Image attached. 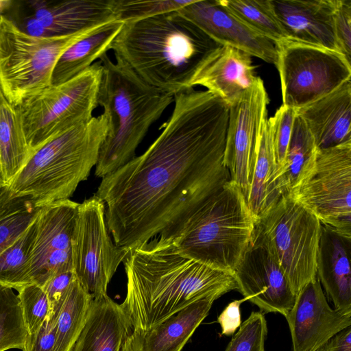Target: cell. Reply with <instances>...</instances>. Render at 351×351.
<instances>
[{"instance_id":"obj_1","label":"cell","mask_w":351,"mask_h":351,"mask_svg":"<svg viewBox=\"0 0 351 351\" xmlns=\"http://www.w3.org/2000/svg\"><path fill=\"white\" fill-rule=\"evenodd\" d=\"M162 131L141 155L104 177L114 243L129 252L151 239L173 241L204 202L230 180L223 163L229 106L208 90L173 96Z\"/></svg>"},{"instance_id":"obj_2","label":"cell","mask_w":351,"mask_h":351,"mask_svg":"<svg viewBox=\"0 0 351 351\" xmlns=\"http://www.w3.org/2000/svg\"><path fill=\"white\" fill-rule=\"evenodd\" d=\"M126 296L121 306L132 330L143 335L189 304L238 290L232 273L182 255L158 238L130 250L124 261Z\"/></svg>"},{"instance_id":"obj_3","label":"cell","mask_w":351,"mask_h":351,"mask_svg":"<svg viewBox=\"0 0 351 351\" xmlns=\"http://www.w3.org/2000/svg\"><path fill=\"white\" fill-rule=\"evenodd\" d=\"M219 46L176 10L124 23L110 49L146 83L174 96L193 88L197 71Z\"/></svg>"},{"instance_id":"obj_4","label":"cell","mask_w":351,"mask_h":351,"mask_svg":"<svg viewBox=\"0 0 351 351\" xmlns=\"http://www.w3.org/2000/svg\"><path fill=\"white\" fill-rule=\"evenodd\" d=\"M103 55L98 105L109 118V130L102 143L95 174L101 178L118 170L135 157L138 145L150 126L173 101V95L143 80L119 59Z\"/></svg>"},{"instance_id":"obj_5","label":"cell","mask_w":351,"mask_h":351,"mask_svg":"<svg viewBox=\"0 0 351 351\" xmlns=\"http://www.w3.org/2000/svg\"><path fill=\"white\" fill-rule=\"evenodd\" d=\"M109 130L105 113L55 134L34 149L8 185L37 207L69 199L95 167Z\"/></svg>"},{"instance_id":"obj_6","label":"cell","mask_w":351,"mask_h":351,"mask_svg":"<svg viewBox=\"0 0 351 351\" xmlns=\"http://www.w3.org/2000/svg\"><path fill=\"white\" fill-rule=\"evenodd\" d=\"M257 220L240 188L229 180L204 202L172 242L182 255L233 274L254 238Z\"/></svg>"},{"instance_id":"obj_7","label":"cell","mask_w":351,"mask_h":351,"mask_svg":"<svg viewBox=\"0 0 351 351\" xmlns=\"http://www.w3.org/2000/svg\"><path fill=\"white\" fill-rule=\"evenodd\" d=\"M321 226L317 217L291 195H282L258 217L255 232L283 270L295 295L317 278Z\"/></svg>"},{"instance_id":"obj_8","label":"cell","mask_w":351,"mask_h":351,"mask_svg":"<svg viewBox=\"0 0 351 351\" xmlns=\"http://www.w3.org/2000/svg\"><path fill=\"white\" fill-rule=\"evenodd\" d=\"M96 29L64 36L36 37L22 32L1 16L0 87L5 100L18 107L50 86L53 69L61 55Z\"/></svg>"},{"instance_id":"obj_9","label":"cell","mask_w":351,"mask_h":351,"mask_svg":"<svg viewBox=\"0 0 351 351\" xmlns=\"http://www.w3.org/2000/svg\"><path fill=\"white\" fill-rule=\"evenodd\" d=\"M103 67L100 60L72 79L51 85L19 108L32 149L58 132L89 121L98 105Z\"/></svg>"},{"instance_id":"obj_10","label":"cell","mask_w":351,"mask_h":351,"mask_svg":"<svg viewBox=\"0 0 351 351\" xmlns=\"http://www.w3.org/2000/svg\"><path fill=\"white\" fill-rule=\"evenodd\" d=\"M282 105L303 108L351 80V62L341 53L289 38L275 43Z\"/></svg>"},{"instance_id":"obj_11","label":"cell","mask_w":351,"mask_h":351,"mask_svg":"<svg viewBox=\"0 0 351 351\" xmlns=\"http://www.w3.org/2000/svg\"><path fill=\"white\" fill-rule=\"evenodd\" d=\"M105 210L96 195L79 204L72 240L73 272L93 299L108 295V285L128 253L112 242Z\"/></svg>"},{"instance_id":"obj_12","label":"cell","mask_w":351,"mask_h":351,"mask_svg":"<svg viewBox=\"0 0 351 351\" xmlns=\"http://www.w3.org/2000/svg\"><path fill=\"white\" fill-rule=\"evenodd\" d=\"M351 143L318 149L312 171L290 194L321 224L351 237Z\"/></svg>"},{"instance_id":"obj_13","label":"cell","mask_w":351,"mask_h":351,"mask_svg":"<svg viewBox=\"0 0 351 351\" xmlns=\"http://www.w3.org/2000/svg\"><path fill=\"white\" fill-rule=\"evenodd\" d=\"M36 37L69 36L116 20L113 0H12L3 15Z\"/></svg>"},{"instance_id":"obj_14","label":"cell","mask_w":351,"mask_h":351,"mask_svg":"<svg viewBox=\"0 0 351 351\" xmlns=\"http://www.w3.org/2000/svg\"><path fill=\"white\" fill-rule=\"evenodd\" d=\"M269 97L263 80L253 85L229 106L223 163L247 203L252 181L256 151Z\"/></svg>"},{"instance_id":"obj_15","label":"cell","mask_w":351,"mask_h":351,"mask_svg":"<svg viewBox=\"0 0 351 351\" xmlns=\"http://www.w3.org/2000/svg\"><path fill=\"white\" fill-rule=\"evenodd\" d=\"M78 205L67 199L41 207L31 256L32 284L43 287L54 274L73 270L72 240Z\"/></svg>"},{"instance_id":"obj_16","label":"cell","mask_w":351,"mask_h":351,"mask_svg":"<svg viewBox=\"0 0 351 351\" xmlns=\"http://www.w3.org/2000/svg\"><path fill=\"white\" fill-rule=\"evenodd\" d=\"M238 291L260 312L286 316L295 294L283 270L254 231L252 241L233 271Z\"/></svg>"},{"instance_id":"obj_17","label":"cell","mask_w":351,"mask_h":351,"mask_svg":"<svg viewBox=\"0 0 351 351\" xmlns=\"http://www.w3.org/2000/svg\"><path fill=\"white\" fill-rule=\"evenodd\" d=\"M292 341V351H317L332 337L351 326V316L332 308L317 278L297 294L285 317Z\"/></svg>"},{"instance_id":"obj_18","label":"cell","mask_w":351,"mask_h":351,"mask_svg":"<svg viewBox=\"0 0 351 351\" xmlns=\"http://www.w3.org/2000/svg\"><path fill=\"white\" fill-rule=\"evenodd\" d=\"M178 12L219 45L234 47L276 64L275 44L244 24L218 0H193Z\"/></svg>"},{"instance_id":"obj_19","label":"cell","mask_w":351,"mask_h":351,"mask_svg":"<svg viewBox=\"0 0 351 351\" xmlns=\"http://www.w3.org/2000/svg\"><path fill=\"white\" fill-rule=\"evenodd\" d=\"M288 38L339 51L335 30V0H269Z\"/></svg>"},{"instance_id":"obj_20","label":"cell","mask_w":351,"mask_h":351,"mask_svg":"<svg viewBox=\"0 0 351 351\" xmlns=\"http://www.w3.org/2000/svg\"><path fill=\"white\" fill-rule=\"evenodd\" d=\"M257 77L250 54L219 45L199 67L191 86L206 88L230 106L253 85Z\"/></svg>"},{"instance_id":"obj_21","label":"cell","mask_w":351,"mask_h":351,"mask_svg":"<svg viewBox=\"0 0 351 351\" xmlns=\"http://www.w3.org/2000/svg\"><path fill=\"white\" fill-rule=\"evenodd\" d=\"M351 237L321 226L316 275L335 309L351 316Z\"/></svg>"},{"instance_id":"obj_22","label":"cell","mask_w":351,"mask_h":351,"mask_svg":"<svg viewBox=\"0 0 351 351\" xmlns=\"http://www.w3.org/2000/svg\"><path fill=\"white\" fill-rule=\"evenodd\" d=\"M296 112L306 125L317 149L351 143V80Z\"/></svg>"},{"instance_id":"obj_23","label":"cell","mask_w":351,"mask_h":351,"mask_svg":"<svg viewBox=\"0 0 351 351\" xmlns=\"http://www.w3.org/2000/svg\"><path fill=\"white\" fill-rule=\"evenodd\" d=\"M132 329L121 304L108 295L93 299L85 326L72 351H121Z\"/></svg>"},{"instance_id":"obj_24","label":"cell","mask_w":351,"mask_h":351,"mask_svg":"<svg viewBox=\"0 0 351 351\" xmlns=\"http://www.w3.org/2000/svg\"><path fill=\"white\" fill-rule=\"evenodd\" d=\"M317 148L304 121L296 116L282 165L274 173L271 189L276 201L292 194L312 171Z\"/></svg>"},{"instance_id":"obj_25","label":"cell","mask_w":351,"mask_h":351,"mask_svg":"<svg viewBox=\"0 0 351 351\" xmlns=\"http://www.w3.org/2000/svg\"><path fill=\"white\" fill-rule=\"evenodd\" d=\"M217 299L196 301L152 327L143 335V351H181Z\"/></svg>"},{"instance_id":"obj_26","label":"cell","mask_w":351,"mask_h":351,"mask_svg":"<svg viewBox=\"0 0 351 351\" xmlns=\"http://www.w3.org/2000/svg\"><path fill=\"white\" fill-rule=\"evenodd\" d=\"M123 24L117 20L106 23L69 47L57 61L51 85L64 83L77 76L106 53Z\"/></svg>"},{"instance_id":"obj_27","label":"cell","mask_w":351,"mask_h":351,"mask_svg":"<svg viewBox=\"0 0 351 351\" xmlns=\"http://www.w3.org/2000/svg\"><path fill=\"white\" fill-rule=\"evenodd\" d=\"M32 152L19 108L5 101L0 106V157L7 185L23 167Z\"/></svg>"},{"instance_id":"obj_28","label":"cell","mask_w":351,"mask_h":351,"mask_svg":"<svg viewBox=\"0 0 351 351\" xmlns=\"http://www.w3.org/2000/svg\"><path fill=\"white\" fill-rule=\"evenodd\" d=\"M92 301V297L75 279L60 309L50 318L56 331L55 351L73 350L85 326Z\"/></svg>"},{"instance_id":"obj_29","label":"cell","mask_w":351,"mask_h":351,"mask_svg":"<svg viewBox=\"0 0 351 351\" xmlns=\"http://www.w3.org/2000/svg\"><path fill=\"white\" fill-rule=\"evenodd\" d=\"M276 167L271 134L267 117L263 121L256 147L252 181L247 201L250 210L257 219L276 202L270 185Z\"/></svg>"},{"instance_id":"obj_30","label":"cell","mask_w":351,"mask_h":351,"mask_svg":"<svg viewBox=\"0 0 351 351\" xmlns=\"http://www.w3.org/2000/svg\"><path fill=\"white\" fill-rule=\"evenodd\" d=\"M36 234V219L16 241L0 254V285L19 291L24 287L32 284L30 263Z\"/></svg>"},{"instance_id":"obj_31","label":"cell","mask_w":351,"mask_h":351,"mask_svg":"<svg viewBox=\"0 0 351 351\" xmlns=\"http://www.w3.org/2000/svg\"><path fill=\"white\" fill-rule=\"evenodd\" d=\"M249 27L274 44L288 38L274 16L269 0H218Z\"/></svg>"},{"instance_id":"obj_32","label":"cell","mask_w":351,"mask_h":351,"mask_svg":"<svg viewBox=\"0 0 351 351\" xmlns=\"http://www.w3.org/2000/svg\"><path fill=\"white\" fill-rule=\"evenodd\" d=\"M28 334L18 295L0 285V351L23 350Z\"/></svg>"},{"instance_id":"obj_33","label":"cell","mask_w":351,"mask_h":351,"mask_svg":"<svg viewBox=\"0 0 351 351\" xmlns=\"http://www.w3.org/2000/svg\"><path fill=\"white\" fill-rule=\"evenodd\" d=\"M193 0H113L116 20L123 23L178 10Z\"/></svg>"},{"instance_id":"obj_34","label":"cell","mask_w":351,"mask_h":351,"mask_svg":"<svg viewBox=\"0 0 351 351\" xmlns=\"http://www.w3.org/2000/svg\"><path fill=\"white\" fill-rule=\"evenodd\" d=\"M18 292L26 328L29 334L33 333L51 317V303L43 287L36 284L28 285Z\"/></svg>"},{"instance_id":"obj_35","label":"cell","mask_w":351,"mask_h":351,"mask_svg":"<svg viewBox=\"0 0 351 351\" xmlns=\"http://www.w3.org/2000/svg\"><path fill=\"white\" fill-rule=\"evenodd\" d=\"M267 335L264 314L253 311L234 334L225 351H265Z\"/></svg>"},{"instance_id":"obj_36","label":"cell","mask_w":351,"mask_h":351,"mask_svg":"<svg viewBox=\"0 0 351 351\" xmlns=\"http://www.w3.org/2000/svg\"><path fill=\"white\" fill-rule=\"evenodd\" d=\"M296 116L295 109L282 104L274 116L268 118L276 164L275 171L285 161Z\"/></svg>"},{"instance_id":"obj_37","label":"cell","mask_w":351,"mask_h":351,"mask_svg":"<svg viewBox=\"0 0 351 351\" xmlns=\"http://www.w3.org/2000/svg\"><path fill=\"white\" fill-rule=\"evenodd\" d=\"M40 208L31 203L0 219V254L34 223Z\"/></svg>"},{"instance_id":"obj_38","label":"cell","mask_w":351,"mask_h":351,"mask_svg":"<svg viewBox=\"0 0 351 351\" xmlns=\"http://www.w3.org/2000/svg\"><path fill=\"white\" fill-rule=\"evenodd\" d=\"M334 30L339 52L351 60V0H335Z\"/></svg>"},{"instance_id":"obj_39","label":"cell","mask_w":351,"mask_h":351,"mask_svg":"<svg viewBox=\"0 0 351 351\" xmlns=\"http://www.w3.org/2000/svg\"><path fill=\"white\" fill-rule=\"evenodd\" d=\"M76 279L73 270L54 274L43 287L46 293L54 316L60 309L71 285Z\"/></svg>"},{"instance_id":"obj_40","label":"cell","mask_w":351,"mask_h":351,"mask_svg":"<svg viewBox=\"0 0 351 351\" xmlns=\"http://www.w3.org/2000/svg\"><path fill=\"white\" fill-rule=\"evenodd\" d=\"M55 346L56 331L49 318L36 331L28 334L23 351H55Z\"/></svg>"},{"instance_id":"obj_41","label":"cell","mask_w":351,"mask_h":351,"mask_svg":"<svg viewBox=\"0 0 351 351\" xmlns=\"http://www.w3.org/2000/svg\"><path fill=\"white\" fill-rule=\"evenodd\" d=\"M245 298L234 300L229 303L217 317V322L221 328V334L232 336L241 324V304L246 301Z\"/></svg>"},{"instance_id":"obj_42","label":"cell","mask_w":351,"mask_h":351,"mask_svg":"<svg viewBox=\"0 0 351 351\" xmlns=\"http://www.w3.org/2000/svg\"><path fill=\"white\" fill-rule=\"evenodd\" d=\"M32 202L26 197L14 194L8 185L0 191V219L30 204Z\"/></svg>"},{"instance_id":"obj_43","label":"cell","mask_w":351,"mask_h":351,"mask_svg":"<svg viewBox=\"0 0 351 351\" xmlns=\"http://www.w3.org/2000/svg\"><path fill=\"white\" fill-rule=\"evenodd\" d=\"M317 351H351V326L335 334Z\"/></svg>"},{"instance_id":"obj_44","label":"cell","mask_w":351,"mask_h":351,"mask_svg":"<svg viewBox=\"0 0 351 351\" xmlns=\"http://www.w3.org/2000/svg\"><path fill=\"white\" fill-rule=\"evenodd\" d=\"M121 351H143V335L132 330L126 339Z\"/></svg>"},{"instance_id":"obj_45","label":"cell","mask_w":351,"mask_h":351,"mask_svg":"<svg viewBox=\"0 0 351 351\" xmlns=\"http://www.w3.org/2000/svg\"><path fill=\"white\" fill-rule=\"evenodd\" d=\"M0 184L1 185H7L5 181L2 167H1V157H0Z\"/></svg>"},{"instance_id":"obj_46","label":"cell","mask_w":351,"mask_h":351,"mask_svg":"<svg viewBox=\"0 0 351 351\" xmlns=\"http://www.w3.org/2000/svg\"><path fill=\"white\" fill-rule=\"evenodd\" d=\"M5 99L3 95V93L1 91V87H0V106L2 105L3 103L5 101Z\"/></svg>"},{"instance_id":"obj_47","label":"cell","mask_w":351,"mask_h":351,"mask_svg":"<svg viewBox=\"0 0 351 351\" xmlns=\"http://www.w3.org/2000/svg\"><path fill=\"white\" fill-rule=\"evenodd\" d=\"M5 185H1L0 184V191L2 190V189L5 186Z\"/></svg>"}]
</instances>
